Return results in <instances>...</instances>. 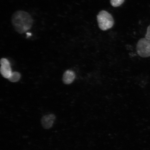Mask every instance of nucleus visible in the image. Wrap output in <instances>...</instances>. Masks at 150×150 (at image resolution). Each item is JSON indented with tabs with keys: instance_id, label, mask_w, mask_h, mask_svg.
I'll return each instance as SVG.
<instances>
[{
	"instance_id": "nucleus-1",
	"label": "nucleus",
	"mask_w": 150,
	"mask_h": 150,
	"mask_svg": "<svg viewBox=\"0 0 150 150\" xmlns=\"http://www.w3.org/2000/svg\"><path fill=\"white\" fill-rule=\"evenodd\" d=\"M11 23L17 32L23 34L31 29L33 20L29 13L23 10H18L12 14Z\"/></svg>"
},
{
	"instance_id": "nucleus-2",
	"label": "nucleus",
	"mask_w": 150,
	"mask_h": 150,
	"mask_svg": "<svg viewBox=\"0 0 150 150\" xmlns=\"http://www.w3.org/2000/svg\"><path fill=\"white\" fill-rule=\"evenodd\" d=\"M97 18L98 27L102 30H107L113 27L114 23L113 18L107 11H100L97 15Z\"/></svg>"
},
{
	"instance_id": "nucleus-3",
	"label": "nucleus",
	"mask_w": 150,
	"mask_h": 150,
	"mask_svg": "<svg viewBox=\"0 0 150 150\" xmlns=\"http://www.w3.org/2000/svg\"><path fill=\"white\" fill-rule=\"evenodd\" d=\"M137 52L143 58L150 57V40L145 38L140 39L137 43Z\"/></svg>"
},
{
	"instance_id": "nucleus-4",
	"label": "nucleus",
	"mask_w": 150,
	"mask_h": 150,
	"mask_svg": "<svg viewBox=\"0 0 150 150\" xmlns=\"http://www.w3.org/2000/svg\"><path fill=\"white\" fill-rule=\"evenodd\" d=\"M1 64L0 71L2 76L5 78L8 79L12 73L10 63L7 59L2 58L1 60Z\"/></svg>"
},
{
	"instance_id": "nucleus-5",
	"label": "nucleus",
	"mask_w": 150,
	"mask_h": 150,
	"mask_svg": "<svg viewBox=\"0 0 150 150\" xmlns=\"http://www.w3.org/2000/svg\"><path fill=\"white\" fill-rule=\"evenodd\" d=\"M55 119V116L53 114H49L43 116L41 120L42 127L45 129L51 128L53 125Z\"/></svg>"
},
{
	"instance_id": "nucleus-6",
	"label": "nucleus",
	"mask_w": 150,
	"mask_h": 150,
	"mask_svg": "<svg viewBox=\"0 0 150 150\" xmlns=\"http://www.w3.org/2000/svg\"><path fill=\"white\" fill-rule=\"evenodd\" d=\"M76 75L74 71L68 70L65 71L63 76V81L65 84H69L74 82Z\"/></svg>"
},
{
	"instance_id": "nucleus-7",
	"label": "nucleus",
	"mask_w": 150,
	"mask_h": 150,
	"mask_svg": "<svg viewBox=\"0 0 150 150\" xmlns=\"http://www.w3.org/2000/svg\"><path fill=\"white\" fill-rule=\"evenodd\" d=\"M21 76L19 73L14 72L12 73L8 79L11 82H18L20 80Z\"/></svg>"
},
{
	"instance_id": "nucleus-8",
	"label": "nucleus",
	"mask_w": 150,
	"mask_h": 150,
	"mask_svg": "<svg viewBox=\"0 0 150 150\" xmlns=\"http://www.w3.org/2000/svg\"><path fill=\"white\" fill-rule=\"evenodd\" d=\"M125 0H110V3L112 6L117 7L122 4Z\"/></svg>"
},
{
	"instance_id": "nucleus-9",
	"label": "nucleus",
	"mask_w": 150,
	"mask_h": 150,
	"mask_svg": "<svg viewBox=\"0 0 150 150\" xmlns=\"http://www.w3.org/2000/svg\"><path fill=\"white\" fill-rule=\"evenodd\" d=\"M145 38L150 40V25L147 28V32L146 34Z\"/></svg>"
}]
</instances>
